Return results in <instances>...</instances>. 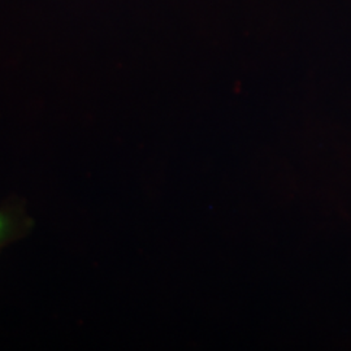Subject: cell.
<instances>
[{
    "label": "cell",
    "mask_w": 351,
    "mask_h": 351,
    "mask_svg": "<svg viewBox=\"0 0 351 351\" xmlns=\"http://www.w3.org/2000/svg\"><path fill=\"white\" fill-rule=\"evenodd\" d=\"M4 229H5V220H4V217H3V215H0V236L3 234V232H4Z\"/></svg>",
    "instance_id": "1"
}]
</instances>
